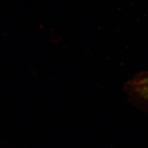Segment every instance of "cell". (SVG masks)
<instances>
[{
    "label": "cell",
    "mask_w": 148,
    "mask_h": 148,
    "mask_svg": "<svg viewBox=\"0 0 148 148\" xmlns=\"http://www.w3.org/2000/svg\"><path fill=\"white\" fill-rule=\"evenodd\" d=\"M143 89L145 93L148 96V79L143 83Z\"/></svg>",
    "instance_id": "cell-1"
}]
</instances>
